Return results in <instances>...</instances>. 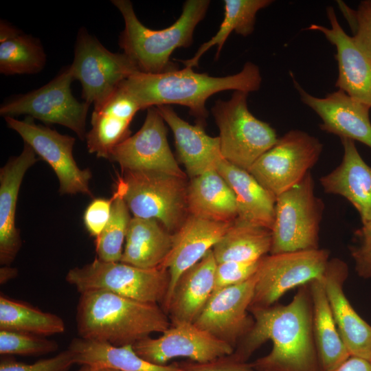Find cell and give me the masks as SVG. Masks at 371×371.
Returning a JSON list of instances; mask_svg holds the SVG:
<instances>
[{"label": "cell", "mask_w": 371, "mask_h": 371, "mask_svg": "<svg viewBox=\"0 0 371 371\" xmlns=\"http://www.w3.org/2000/svg\"><path fill=\"white\" fill-rule=\"evenodd\" d=\"M165 123L156 106L147 109L142 126L113 149L109 160L122 171H154L186 179L169 146Z\"/></svg>", "instance_id": "5bb4252c"}, {"label": "cell", "mask_w": 371, "mask_h": 371, "mask_svg": "<svg viewBox=\"0 0 371 371\" xmlns=\"http://www.w3.org/2000/svg\"><path fill=\"white\" fill-rule=\"evenodd\" d=\"M324 210L309 172L300 183L276 196L269 254L319 249Z\"/></svg>", "instance_id": "ba28073f"}, {"label": "cell", "mask_w": 371, "mask_h": 371, "mask_svg": "<svg viewBox=\"0 0 371 371\" xmlns=\"http://www.w3.org/2000/svg\"><path fill=\"white\" fill-rule=\"evenodd\" d=\"M340 139L342 161L320 178L321 186L325 192L347 199L359 212L362 223L371 222V167L360 155L355 141Z\"/></svg>", "instance_id": "603a6c76"}, {"label": "cell", "mask_w": 371, "mask_h": 371, "mask_svg": "<svg viewBox=\"0 0 371 371\" xmlns=\"http://www.w3.org/2000/svg\"><path fill=\"white\" fill-rule=\"evenodd\" d=\"M261 82L258 66L247 62L238 74L224 77L196 73L185 67L157 74L138 71L122 84L137 100L141 110L179 104L188 107L197 122L204 125L208 115L205 102L212 95L227 90L256 91Z\"/></svg>", "instance_id": "7a4b0ae2"}, {"label": "cell", "mask_w": 371, "mask_h": 371, "mask_svg": "<svg viewBox=\"0 0 371 371\" xmlns=\"http://www.w3.org/2000/svg\"><path fill=\"white\" fill-rule=\"evenodd\" d=\"M74 78L69 67L44 86L14 97L3 103L0 114L4 117L27 115L47 124H60L85 139L86 119L90 104L80 102L72 95Z\"/></svg>", "instance_id": "8fae6325"}, {"label": "cell", "mask_w": 371, "mask_h": 371, "mask_svg": "<svg viewBox=\"0 0 371 371\" xmlns=\"http://www.w3.org/2000/svg\"><path fill=\"white\" fill-rule=\"evenodd\" d=\"M113 196L94 199L87 207L83 221L90 235L97 238L106 227L111 216Z\"/></svg>", "instance_id": "60d3db41"}, {"label": "cell", "mask_w": 371, "mask_h": 371, "mask_svg": "<svg viewBox=\"0 0 371 371\" xmlns=\"http://www.w3.org/2000/svg\"><path fill=\"white\" fill-rule=\"evenodd\" d=\"M329 260L330 251L319 248L264 256L255 274L249 308L272 306L289 290L322 278Z\"/></svg>", "instance_id": "7c38bea8"}, {"label": "cell", "mask_w": 371, "mask_h": 371, "mask_svg": "<svg viewBox=\"0 0 371 371\" xmlns=\"http://www.w3.org/2000/svg\"><path fill=\"white\" fill-rule=\"evenodd\" d=\"M339 8L352 30L353 41L371 59V0L361 1L357 10L342 3Z\"/></svg>", "instance_id": "8d00e7d4"}, {"label": "cell", "mask_w": 371, "mask_h": 371, "mask_svg": "<svg viewBox=\"0 0 371 371\" xmlns=\"http://www.w3.org/2000/svg\"><path fill=\"white\" fill-rule=\"evenodd\" d=\"M80 294L76 316L79 337L115 346H133L153 333H163L170 326L169 317L157 304L104 290Z\"/></svg>", "instance_id": "3957f363"}, {"label": "cell", "mask_w": 371, "mask_h": 371, "mask_svg": "<svg viewBox=\"0 0 371 371\" xmlns=\"http://www.w3.org/2000/svg\"><path fill=\"white\" fill-rule=\"evenodd\" d=\"M273 2L272 0H225L224 18L216 34L202 44L193 57L181 60L185 67L198 65L201 57L212 47L216 45L215 58H218L223 46L232 32L243 36L250 35L254 30L256 16L259 10Z\"/></svg>", "instance_id": "1f68e13d"}, {"label": "cell", "mask_w": 371, "mask_h": 371, "mask_svg": "<svg viewBox=\"0 0 371 371\" xmlns=\"http://www.w3.org/2000/svg\"><path fill=\"white\" fill-rule=\"evenodd\" d=\"M216 265L212 249L181 276L163 309L171 324L194 322L213 293Z\"/></svg>", "instance_id": "d4e9b609"}, {"label": "cell", "mask_w": 371, "mask_h": 371, "mask_svg": "<svg viewBox=\"0 0 371 371\" xmlns=\"http://www.w3.org/2000/svg\"><path fill=\"white\" fill-rule=\"evenodd\" d=\"M69 67L74 80L82 85V98L93 104L94 109L100 107L123 81L139 71L126 54L110 52L85 29L78 32L74 58Z\"/></svg>", "instance_id": "9c48e42d"}, {"label": "cell", "mask_w": 371, "mask_h": 371, "mask_svg": "<svg viewBox=\"0 0 371 371\" xmlns=\"http://www.w3.org/2000/svg\"><path fill=\"white\" fill-rule=\"evenodd\" d=\"M255 284L254 275L242 283L212 293L194 324L235 349L254 323L248 313Z\"/></svg>", "instance_id": "2e32d148"}, {"label": "cell", "mask_w": 371, "mask_h": 371, "mask_svg": "<svg viewBox=\"0 0 371 371\" xmlns=\"http://www.w3.org/2000/svg\"><path fill=\"white\" fill-rule=\"evenodd\" d=\"M122 83L92 112L91 128L87 133L85 140L89 152L97 157L109 160L113 149L131 136V121L141 110L137 100Z\"/></svg>", "instance_id": "44dd1931"}, {"label": "cell", "mask_w": 371, "mask_h": 371, "mask_svg": "<svg viewBox=\"0 0 371 371\" xmlns=\"http://www.w3.org/2000/svg\"><path fill=\"white\" fill-rule=\"evenodd\" d=\"M323 145L314 136L293 129L278 138L248 170L278 196L300 183L318 161Z\"/></svg>", "instance_id": "30bf717a"}, {"label": "cell", "mask_w": 371, "mask_h": 371, "mask_svg": "<svg viewBox=\"0 0 371 371\" xmlns=\"http://www.w3.org/2000/svg\"><path fill=\"white\" fill-rule=\"evenodd\" d=\"M75 364L105 366L120 371H184L179 363L157 365L139 356L132 345L115 346L81 337L68 346Z\"/></svg>", "instance_id": "f1b7e54d"}, {"label": "cell", "mask_w": 371, "mask_h": 371, "mask_svg": "<svg viewBox=\"0 0 371 371\" xmlns=\"http://www.w3.org/2000/svg\"><path fill=\"white\" fill-rule=\"evenodd\" d=\"M133 347L139 356L157 365H166L177 357L205 363L230 355L234 351L229 344L188 322L172 323L161 336L148 337Z\"/></svg>", "instance_id": "9a60e30c"}, {"label": "cell", "mask_w": 371, "mask_h": 371, "mask_svg": "<svg viewBox=\"0 0 371 371\" xmlns=\"http://www.w3.org/2000/svg\"><path fill=\"white\" fill-rule=\"evenodd\" d=\"M271 230L236 220L212 251L217 263L257 261L270 253Z\"/></svg>", "instance_id": "4dcf8cb0"}, {"label": "cell", "mask_w": 371, "mask_h": 371, "mask_svg": "<svg viewBox=\"0 0 371 371\" xmlns=\"http://www.w3.org/2000/svg\"><path fill=\"white\" fill-rule=\"evenodd\" d=\"M77 371H120L118 370L105 367V366H91V365H82L81 368Z\"/></svg>", "instance_id": "f6af8a7d"}, {"label": "cell", "mask_w": 371, "mask_h": 371, "mask_svg": "<svg viewBox=\"0 0 371 371\" xmlns=\"http://www.w3.org/2000/svg\"><path fill=\"white\" fill-rule=\"evenodd\" d=\"M326 14L330 27L311 24L308 30L322 33L336 48L338 77L335 87L371 108V59L359 49L352 36L345 32L332 6L327 7Z\"/></svg>", "instance_id": "ffe728a7"}, {"label": "cell", "mask_w": 371, "mask_h": 371, "mask_svg": "<svg viewBox=\"0 0 371 371\" xmlns=\"http://www.w3.org/2000/svg\"><path fill=\"white\" fill-rule=\"evenodd\" d=\"M118 177V191L134 217L155 219L171 234L189 216L186 179L166 173L124 170Z\"/></svg>", "instance_id": "5b68a950"}, {"label": "cell", "mask_w": 371, "mask_h": 371, "mask_svg": "<svg viewBox=\"0 0 371 371\" xmlns=\"http://www.w3.org/2000/svg\"><path fill=\"white\" fill-rule=\"evenodd\" d=\"M39 159L26 144L19 156L11 157L0 170V264L10 265L21 247L15 225L19 189L27 170Z\"/></svg>", "instance_id": "7402d4cb"}, {"label": "cell", "mask_w": 371, "mask_h": 371, "mask_svg": "<svg viewBox=\"0 0 371 371\" xmlns=\"http://www.w3.org/2000/svg\"><path fill=\"white\" fill-rule=\"evenodd\" d=\"M333 371H371V362L361 357L350 356Z\"/></svg>", "instance_id": "7bdbcfd3"}, {"label": "cell", "mask_w": 371, "mask_h": 371, "mask_svg": "<svg viewBox=\"0 0 371 371\" xmlns=\"http://www.w3.org/2000/svg\"><path fill=\"white\" fill-rule=\"evenodd\" d=\"M58 344L45 337L0 330L1 355L39 356L56 351Z\"/></svg>", "instance_id": "d590c367"}, {"label": "cell", "mask_w": 371, "mask_h": 371, "mask_svg": "<svg viewBox=\"0 0 371 371\" xmlns=\"http://www.w3.org/2000/svg\"><path fill=\"white\" fill-rule=\"evenodd\" d=\"M74 364L73 355L67 348L52 357L40 359L32 363L3 357L0 361V371H69Z\"/></svg>", "instance_id": "74e56055"}, {"label": "cell", "mask_w": 371, "mask_h": 371, "mask_svg": "<svg viewBox=\"0 0 371 371\" xmlns=\"http://www.w3.org/2000/svg\"><path fill=\"white\" fill-rule=\"evenodd\" d=\"M248 93L234 91L229 100H216L212 108L223 158L247 171L278 139L274 128L249 111Z\"/></svg>", "instance_id": "52a82bcc"}, {"label": "cell", "mask_w": 371, "mask_h": 371, "mask_svg": "<svg viewBox=\"0 0 371 371\" xmlns=\"http://www.w3.org/2000/svg\"><path fill=\"white\" fill-rule=\"evenodd\" d=\"M46 63L41 42L17 30L0 40V72L4 75L34 74Z\"/></svg>", "instance_id": "836d02e7"}, {"label": "cell", "mask_w": 371, "mask_h": 371, "mask_svg": "<svg viewBox=\"0 0 371 371\" xmlns=\"http://www.w3.org/2000/svg\"><path fill=\"white\" fill-rule=\"evenodd\" d=\"M175 138L180 161L192 179L216 168L223 159L220 139L205 133L204 125H192L181 118L169 105L156 106Z\"/></svg>", "instance_id": "cb8c5ba5"}, {"label": "cell", "mask_w": 371, "mask_h": 371, "mask_svg": "<svg viewBox=\"0 0 371 371\" xmlns=\"http://www.w3.org/2000/svg\"><path fill=\"white\" fill-rule=\"evenodd\" d=\"M224 262L217 263L215 271L214 292L242 283L256 273L260 261Z\"/></svg>", "instance_id": "f35d334b"}, {"label": "cell", "mask_w": 371, "mask_h": 371, "mask_svg": "<svg viewBox=\"0 0 371 371\" xmlns=\"http://www.w3.org/2000/svg\"><path fill=\"white\" fill-rule=\"evenodd\" d=\"M315 341L323 371H333L350 355L335 322L322 278L310 282Z\"/></svg>", "instance_id": "f546056e"}, {"label": "cell", "mask_w": 371, "mask_h": 371, "mask_svg": "<svg viewBox=\"0 0 371 371\" xmlns=\"http://www.w3.org/2000/svg\"><path fill=\"white\" fill-rule=\"evenodd\" d=\"M5 120L8 126L21 137L24 144L51 166L58 179L61 194L81 193L93 197L89 188L91 171L89 168H80L73 156L74 137L36 124L29 116L23 120L8 116Z\"/></svg>", "instance_id": "4fadbf2b"}, {"label": "cell", "mask_w": 371, "mask_h": 371, "mask_svg": "<svg viewBox=\"0 0 371 371\" xmlns=\"http://www.w3.org/2000/svg\"><path fill=\"white\" fill-rule=\"evenodd\" d=\"M187 203L189 214L210 221L233 223L238 216L235 194L216 168L190 179Z\"/></svg>", "instance_id": "4316f807"}, {"label": "cell", "mask_w": 371, "mask_h": 371, "mask_svg": "<svg viewBox=\"0 0 371 371\" xmlns=\"http://www.w3.org/2000/svg\"><path fill=\"white\" fill-rule=\"evenodd\" d=\"M179 365L184 371H259L253 367L251 363L238 361L231 355L205 363L191 361Z\"/></svg>", "instance_id": "b9f144b4"}, {"label": "cell", "mask_w": 371, "mask_h": 371, "mask_svg": "<svg viewBox=\"0 0 371 371\" xmlns=\"http://www.w3.org/2000/svg\"><path fill=\"white\" fill-rule=\"evenodd\" d=\"M172 246V234L155 219L131 218L121 262L144 269L160 267Z\"/></svg>", "instance_id": "83f0119b"}, {"label": "cell", "mask_w": 371, "mask_h": 371, "mask_svg": "<svg viewBox=\"0 0 371 371\" xmlns=\"http://www.w3.org/2000/svg\"><path fill=\"white\" fill-rule=\"evenodd\" d=\"M254 323L231 355L247 362L267 340L271 352L251 363L259 371H323L313 326L310 282L298 287L287 304L249 308Z\"/></svg>", "instance_id": "6da1fadb"}, {"label": "cell", "mask_w": 371, "mask_h": 371, "mask_svg": "<svg viewBox=\"0 0 371 371\" xmlns=\"http://www.w3.org/2000/svg\"><path fill=\"white\" fill-rule=\"evenodd\" d=\"M355 244L350 247L357 275L371 278V222L362 223L355 232Z\"/></svg>", "instance_id": "ab89813d"}, {"label": "cell", "mask_w": 371, "mask_h": 371, "mask_svg": "<svg viewBox=\"0 0 371 371\" xmlns=\"http://www.w3.org/2000/svg\"><path fill=\"white\" fill-rule=\"evenodd\" d=\"M65 280L80 293L90 290L107 291L134 300L162 303L170 286L167 269H144L121 262L95 259L69 270Z\"/></svg>", "instance_id": "8992f818"}, {"label": "cell", "mask_w": 371, "mask_h": 371, "mask_svg": "<svg viewBox=\"0 0 371 371\" xmlns=\"http://www.w3.org/2000/svg\"><path fill=\"white\" fill-rule=\"evenodd\" d=\"M301 101L321 118L320 129L340 138L358 141L371 148L370 109L341 89L317 98L307 93L291 75Z\"/></svg>", "instance_id": "e0dca14e"}, {"label": "cell", "mask_w": 371, "mask_h": 371, "mask_svg": "<svg viewBox=\"0 0 371 371\" xmlns=\"http://www.w3.org/2000/svg\"><path fill=\"white\" fill-rule=\"evenodd\" d=\"M110 218L95 239L97 258L105 262H120L131 218L120 192L115 190Z\"/></svg>", "instance_id": "e575fe53"}, {"label": "cell", "mask_w": 371, "mask_h": 371, "mask_svg": "<svg viewBox=\"0 0 371 371\" xmlns=\"http://www.w3.org/2000/svg\"><path fill=\"white\" fill-rule=\"evenodd\" d=\"M348 267L342 260L330 258L322 280L339 333L350 356L371 360V326L354 309L344 291Z\"/></svg>", "instance_id": "ac0fdd59"}, {"label": "cell", "mask_w": 371, "mask_h": 371, "mask_svg": "<svg viewBox=\"0 0 371 371\" xmlns=\"http://www.w3.org/2000/svg\"><path fill=\"white\" fill-rule=\"evenodd\" d=\"M18 275V269L10 265H3L0 268V284H5L8 281L14 279Z\"/></svg>", "instance_id": "ee69618b"}, {"label": "cell", "mask_w": 371, "mask_h": 371, "mask_svg": "<svg viewBox=\"0 0 371 371\" xmlns=\"http://www.w3.org/2000/svg\"><path fill=\"white\" fill-rule=\"evenodd\" d=\"M112 3L121 12L125 24L119 38L121 49L139 72L157 74L177 69L170 60L171 55L177 48L191 45L194 31L205 17L210 1H186L177 20L159 30L149 29L139 21L130 1L113 0Z\"/></svg>", "instance_id": "277c9868"}, {"label": "cell", "mask_w": 371, "mask_h": 371, "mask_svg": "<svg viewBox=\"0 0 371 371\" xmlns=\"http://www.w3.org/2000/svg\"><path fill=\"white\" fill-rule=\"evenodd\" d=\"M0 330L41 337L60 334L65 330L64 320L25 302L0 294Z\"/></svg>", "instance_id": "d6a6232c"}, {"label": "cell", "mask_w": 371, "mask_h": 371, "mask_svg": "<svg viewBox=\"0 0 371 371\" xmlns=\"http://www.w3.org/2000/svg\"><path fill=\"white\" fill-rule=\"evenodd\" d=\"M216 170L232 189L236 199V220L252 225L272 229L276 196L265 189L247 170L223 158Z\"/></svg>", "instance_id": "484cf974"}, {"label": "cell", "mask_w": 371, "mask_h": 371, "mask_svg": "<svg viewBox=\"0 0 371 371\" xmlns=\"http://www.w3.org/2000/svg\"><path fill=\"white\" fill-rule=\"evenodd\" d=\"M370 362H371V360H370Z\"/></svg>", "instance_id": "bcb514c9"}, {"label": "cell", "mask_w": 371, "mask_h": 371, "mask_svg": "<svg viewBox=\"0 0 371 371\" xmlns=\"http://www.w3.org/2000/svg\"><path fill=\"white\" fill-rule=\"evenodd\" d=\"M233 223L216 222L189 214L172 234L171 249L160 266L168 270L170 278L168 293L161 303L163 309L181 276L213 248Z\"/></svg>", "instance_id": "d6986e66"}]
</instances>
